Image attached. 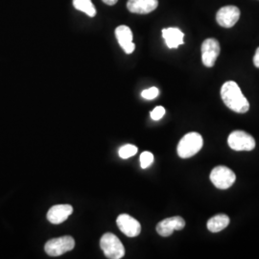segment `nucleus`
I'll return each mask as SVG.
<instances>
[{"label":"nucleus","instance_id":"nucleus-14","mask_svg":"<svg viewBox=\"0 0 259 259\" xmlns=\"http://www.w3.org/2000/svg\"><path fill=\"white\" fill-rule=\"evenodd\" d=\"M162 37L165 40L167 47L170 49L178 48L184 45L185 34L179 28H166L162 30Z\"/></svg>","mask_w":259,"mask_h":259},{"label":"nucleus","instance_id":"nucleus-18","mask_svg":"<svg viewBox=\"0 0 259 259\" xmlns=\"http://www.w3.org/2000/svg\"><path fill=\"white\" fill-rule=\"evenodd\" d=\"M154 161V156L152 153L150 152H143L141 155H140V165L141 168L143 169H146L148 168Z\"/></svg>","mask_w":259,"mask_h":259},{"label":"nucleus","instance_id":"nucleus-22","mask_svg":"<svg viewBox=\"0 0 259 259\" xmlns=\"http://www.w3.org/2000/svg\"><path fill=\"white\" fill-rule=\"evenodd\" d=\"M103 2L109 6H112V5H115L117 3L118 0H102Z\"/></svg>","mask_w":259,"mask_h":259},{"label":"nucleus","instance_id":"nucleus-4","mask_svg":"<svg viewBox=\"0 0 259 259\" xmlns=\"http://www.w3.org/2000/svg\"><path fill=\"white\" fill-rule=\"evenodd\" d=\"M74 247V239L71 236L66 235L47 241L45 246V250L50 256H59L73 250Z\"/></svg>","mask_w":259,"mask_h":259},{"label":"nucleus","instance_id":"nucleus-11","mask_svg":"<svg viewBox=\"0 0 259 259\" xmlns=\"http://www.w3.org/2000/svg\"><path fill=\"white\" fill-rule=\"evenodd\" d=\"M72 213L73 207L70 204H57L48 210L47 220L51 224L59 225L67 220Z\"/></svg>","mask_w":259,"mask_h":259},{"label":"nucleus","instance_id":"nucleus-3","mask_svg":"<svg viewBox=\"0 0 259 259\" xmlns=\"http://www.w3.org/2000/svg\"><path fill=\"white\" fill-rule=\"evenodd\" d=\"M100 248L108 258L120 259L125 255V248L119 238L110 232L103 235Z\"/></svg>","mask_w":259,"mask_h":259},{"label":"nucleus","instance_id":"nucleus-19","mask_svg":"<svg viewBox=\"0 0 259 259\" xmlns=\"http://www.w3.org/2000/svg\"><path fill=\"white\" fill-rule=\"evenodd\" d=\"M158 94H159L158 89L156 88V87H152V88H150V89H147V90L143 91V92L141 93V96H142L144 99H146V100H153V99L157 98V96H158Z\"/></svg>","mask_w":259,"mask_h":259},{"label":"nucleus","instance_id":"nucleus-10","mask_svg":"<svg viewBox=\"0 0 259 259\" xmlns=\"http://www.w3.org/2000/svg\"><path fill=\"white\" fill-rule=\"evenodd\" d=\"M185 227V221L180 216L170 217L158 223L157 232L160 236L168 237L175 231H182Z\"/></svg>","mask_w":259,"mask_h":259},{"label":"nucleus","instance_id":"nucleus-17","mask_svg":"<svg viewBox=\"0 0 259 259\" xmlns=\"http://www.w3.org/2000/svg\"><path fill=\"white\" fill-rule=\"evenodd\" d=\"M137 153H138V147H136L135 145H132V144H126V145L122 146L118 151L119 157L124 159L135 156Z\"/></svg>","mask_w":259,"mask_h":259},{"label":"nucleus","instance_id":"nucleus-1","mask_svg":"<svg viewBox=\"0 0 259 259\" xmlns=\"http://www.w3.org/2000/svg\"><path fill=\"white\" fill-rule=\"evenodd\" d=\"M221 97L225 105L235 112L245 113L250 109V103L241 92L239 85L233 81L223 84Z\"/></svg>","mask_w":259,"mask_h":259},{"label":"nucleus","instance_id":"nucleus-12","mask_svg":"<svg viewBox=\"0 0 259 259\" xmlns=\"http://www.w3.org/2000/svg\"><path fill=\"white\" fill-rule=\"evenodd\" d=\"M115 37L125 53L131 54L135 51L136 46L133 42V33L126 25H120L115 29Z\"/></svg>","mask_w":259,"mask_h":259},{"label":"nucleus","instance_id":"nucleus-8","mask_svg":"<svg viewBox=\"0 0 259 259\" xmlns=\"http://www.w3.org/2000/svg\"><path fill=\"white\" fill-rule=\"evenodd\" d=\"M240 18V10L236 6H225L219 10L216 14V20L220 26L231 28Z\"/></svg>","mask_w":259,"mask_h":259},{"label":"nucleus","instance_id":"nucleus-9","mask_svg":"<svg viewBox=\"0 0 259 259\" xmlns=\"http://www.w3.org/2000/svg\"><path fill=\"white\" fill-rule=\"evenodd\" d=\"M117 227L128 237H137L141 232V226L138 220L128 214H121L116 220Z\"/></svg>","mask_w":259,"mask_h":259},{"label":"nucleus","instance_id":"nucleus-5","mask_svg":"<svg viewBox=\"0 0 259 259\" xmlns=\"http://www.w3.org/2000/svg\"><path fill=\"white\" fill-rule=\"evenodd\" d=\"M236 180L233 171L226 166L215 167L210 173V181L219 189H228Z\"/></svg>","mask_w":259,"mask_h":259},{"label":"nucleus","instance_id":"nucleus-20","mask_svg":"<svg viewBox=\"0 0 259 259\" xmlns=\"http://www.w3.org/2000/svg\"><path fill=\"white\" fill-rule=\"evenodd\" d=\"M165 114V109L161 106L155 108L153 111H151V117L153 120H159L163 117V115Z\"/></svg>","mask_w":259,"mask_h":259},{"label":"nucleus","instance_id":"nucleus-21","mask_svg":"<svg viewBox=\"0 0 259 259\" xmlns=\"http://www.w3.org/2000/svg\"><path fill=\"white\" fill-rule=\"evenodd\" d=\"M253 64L257 68H259V47L256 49V52L253 57Z\"/></svg>","mask_w":259,"mask_h":259},{"label":"nucleus","instance_id":"nucleus-7","mask_svg":"<svg viewBox=\"0 0 259 259\" xmlns=\"http://www.w3.org/2000/svg\"><path fill=\"white\" fill-rule=\"evenodd\" d=\"M220 44L215 38H206L202 45V61L204 66L212 67L220 54Z\"/></svg>","mask_w":259,"mask_h":259},{"label":"nucleus","instance_id":"nucleus-13","mask_svg":"<svg viewBox=\"0 0 259 259\" xmlns=\"http://www.w3.org/2000/svg\"><path fill=\"white\" fill-rule=\"evenodd\" d=\"M158 6L157 0H129L127 8L131 13L146 15L157 9Z\"/></svg>","mask_w":259,"mask_h":259},{"label":"nucleus","instance_id":"nucleus-15","mask_svg":"<svg viewBox=\"0 0 259 259\" xmlns=\"http://www.w3.org/2000/svg\"><path fill=\"white\" fill-rule=\"evenodd\" d=\"M230 224V217L226 214H218L211 217L207 222V229L211 232H219L225 230Z\"/></svg>","mask_w":259,"mask_h":259},{"label":"nucleus","instance_id":"nucleus-16","mask_svg":"<svg viewBox=\"0 0 259 259\" xmlns=\"http://www.w3.org/2000/svg\"><path fill=\"white\" fill-rule=\"evenodd\" d=\"M75 9L81 11L87 16L93 18L96 15V9L92 0H73Z\"/></svg>","mask_w":259,"mask_h":259},{"label":"nucleus","instance_id":"nucleus-2","mask_svg":"<svg viewBox=\"0 0 259 259\" xmlns=\"http://www.w3.org/2000/svg\"><path fill=\"white\" fill-rule=\"evenodd\" d=\"M204 140L200 134L198 133H188L186 134L181 141L179 142L177 152L182 158H188L193 157L203 147Z\"/></svg>","mask_w":259,"mask_h":259},{"label":"nucleus","instance_id":"nucleus-6","mask_svg":"<svg viewBox=\"0 0 259 259\" xmlns=\"http://www.w3.org/2000/svg\"><path fill=\"white\" fill-rule=\"evenodd\" d=\"M229 146L235 151H251L255 147V140L246 132L234 131L229 136Z\"/></svg>","mask_w":259,"mask_h":259}]
</instances>
